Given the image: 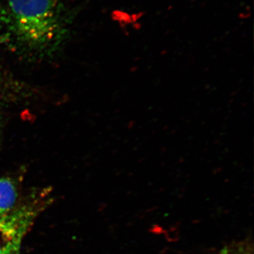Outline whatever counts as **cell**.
I'll list each match as a JSON object with an SVG mask.
<instances>
[{
	"instance_id": "cell-2",
	"label": "cell",
	"mask_w": 254,
	"mask_h": 254,
	"mask_svg": "<svg viewBox=\"0 0 254 254\" xmlns=\"http://www.w3.org/2000/svg\"><path fill=\"white\" fill-rule=\"evenodd\" d=\"M37 215L36 209L26 206L0 217V254H14L19 250Z\"/></svg>"
},
{
	"instance_id": "cell-3",
	"label": "cell",
	"mask_w": 254,
	"mask_h": 254,
	"mask_svg": "<svg viewBox=\"0 0 254 254\" xmlns=\"http://www.w3.org/2000/svg\"><path fill=\"white\" fill-rule=\"evenodd\" d=\"M17 198L15 185L9 179L0 178V217L9 213Z\"/></svg>"
},
{
	"instance_id": "cell-4",
	"label": "cell",
	"mask_w": 254,
	"mask_h": 254,
	"mask_svg": "<svg viewBox=\"0 0 254 254\" xmlns=\"http://www.w3.org/2000/svg\"><path fill=\"white\" fill-rule=\"evenodd\" d=\"M0 87H1V78H0Z\"/></svg>"
},
{
	"instance_id": "cell-1",
	"label": "cell",
	"mask_w": 254,
	"mask_h": 254,
	"mask_svg": "<svg viewBox=\"0 0 254 254\" xmlns=\"http://www.w3.org/2000/svg\"><path fill=\"white\" fill-rule=\"evenodd\" d=\"M69 17L60 0H0V41L22 51L49 53L67 36Z\"/></svg>"
}]
</instances>
